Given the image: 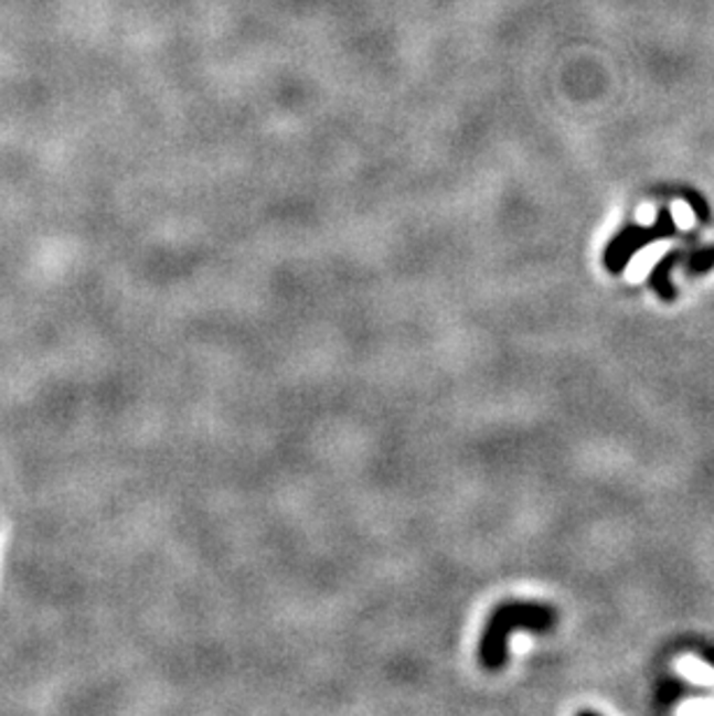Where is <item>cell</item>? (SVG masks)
Here are the masks:
<instances>
[{
	"label": "cell",
	"instance_id": "6da1fadb",
	"mask_svg": "<svg viewBox=\"0 0 714 716\" xmlns=\"http://www.w3.org/2000/svg\"><path fill=\"white\" fill-rule=\"evenodd\" d=\"M552 612L539 603H522V600H509L501 603L488 619L486 631L480 635L478 656L480 665L497 673L509 661V640L515 631L541 633L550 629Z\"/></svg>",
	"mask_w": 714,
	"mask_h": 716
},
{
	"label": "cell",
	"instance_id": "7a4b0ae2",
	"mask_svg": "<svg viewBox=\"0 0 714 716\" xmlns=\"http://www.w3.org/2000/svg\"><path fill=\"white\" fill-rule=\"evenodd\" d=\"M668 253V244L665 242H659V244H650V246H644L642 250H638L633 260L629 263L627 267V279L631 284H640L648 279V274L652 271L654 265H659V260L665 256Z\"/></svg>",
	"mask_w": 714,
	"mask_h": 716
},
{
	"label": "cell",
	"instance_id": "3957f363",
	"mask_svg": "<svg viewBox=\"0 0 714 716\" xmlns=\"http://www.w3.org/2000/svg\"><path fill=\"white\" fill-rule=\"evenodd\" d=\"M675 673L684 677L689 684H696L703 688H714V667L707 665L703 659L684 654L675 661Z\"/></svg>",
	"mask_w": 714,
	"mask_h": 716
},
{
	"label": "cell",
	"instance_id": "277c9868",
	"mask_svg": "<svg viewBox=\"0 0 714 716\" xmlns=\"http://www.w3.org/2000/svg\"><path fill=\"white\" fill-rule=\"evenodd\" d=\"M675 712L680 716H714V696L689 698Z\"/></svg>",
	"mask_w": 714,
	"mask_h": 716
},
{
	"label": "cell",
	"instance_id": "5b68a950",
	"mask_svg": "<svg viewBox=\"0 0 714 716\" xmlns=\"http://www.w3.org/2000/svg\"><path fill=\"white\" fill-rule=\"evenodd\" d=\"M671 214H673V221H675V225L680 229H691V227L696 225L694 210H691V206L686 202H682V200H678V202L671 204Z\"/></svg>",
	"mask_w": 714,
	"mask_h": 716
},
{
	"label": "cell",
	"instance_id": "8992f818",
	"mask_svg": "<svg viewBox=\"0 0 714 716\" xmlns=\"http://www.w3.org/2000/svg\"><path fill=\"white\" fill-rule=\"evenodd\" d=\"M636 221L640 225H652L657 221V206L654 204H642L638 214H636Z\"/></svg>",
	"mask_w": 714,
	"mask_h": 716
}]
</instances>
